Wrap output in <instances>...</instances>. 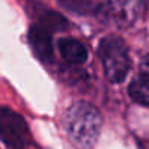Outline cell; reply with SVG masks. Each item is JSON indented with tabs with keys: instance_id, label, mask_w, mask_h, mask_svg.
I'll return each mask as SVG.
<instances>
[{
	"instance_id": "obj_9",
	"label": "cell",
	"mask_w": 149,
	"mask_h": 149,
	"mask_svg": "<svg viewBox=\"0 0 149 149\" xmlns=\"http://www.w3.org/2000/svg\"><path fill=\"white\" fill-rule=\"evenodd\" d=\"M58 2L66 9L79 15H91L98 10V6L92 0H58Z\"/></svg>"
},
{
	"instance_id": "obj_7",
	"label": "cell",
	"mask_w": 149,
	"mask_h": 149,
	"mask_svg": "<svg viewBox=\"0 0 149 149\" xmlns=\"http://www.w3.org/2000/svg\"><path fill=\"white\" fill-rule=\"evenodd\" d=\"M37 8L38 9L35 10V18H37L38 25L44 26L50 32L64 31L67 28V21L61 15H58L57 12H54L48 8H42V6H37Z\"/></svg>"
},
{
	"instance_id": "obj_10",
	"label": "cell",
	"mask_w": 149,
	"mask_h": 149,
	"mask_svg": "<svg viewBox=\"0 0 149 149\" xmlns=\"http://www.w3.org/2000/svg\"><path fill=\"white\" fill-rule=\"evenodd\" d=\"M142 72H143V74H148L149 76V54L145 56L142 60Z\"/></svg>"
},
{
	"instance_id": "obj_4",
	"label": "cell",
	"mask_w": 149,
	"mask_h": 149,
	"mask_svg": "<svg viewBox=\"0 0 149 149\" xmlns=\"http://www.w3.org/2000/svg\"><path fill=\"white\" fill-rule=\"evenodd\" d=\"M143 8V0H104L101 10L113 24L126 28L139 19Z\"/></svg>"
},
{
	"instance_id": "obj_3",
	"label": "cell",
	"mask_w": 149,
	"mask_h": 149,
	"mask_svg": "<svg viewBox=\"0 0 149 149\" xmlns=\"http://www.w3.org/2000/svg\"><path fill=\"white\" fill-rule=\"evenodd\" d=\"M0 137L10 149H25L31 143L26 121L8 107H0Z\"/></svg>"
},
{
	"instance_id": "obj_1",
	"label": "cell",
	"mask_w": 149,
	"mask_h": 149,
	"mask_svg": "<svg viewBox=\"0 0 149 149\" xmlns=\"http://www.w3.org/2000/svg\"><path fill=\"white\" fill-rule=\"evenodd\" d=\"M102 126L100 111L89 102L79 101L72 104L64 116V127L72 140L89 149L97 142Z\"/></svg>"
},
{
	"instance_id": "obj_8",
	"label": "cell",
	"mask_w": 149,
	"mask_h": 149,
	"mask_svg": "<svg viewBox=\"0 0 149 149\" xmlns=\"http://www.w3.org/2000/svg\"><path fill=\"white\" fill-rule=\"evenodd\" d=\"M129 94L136 102L145 107H149V76L148 74L142 73L130 82Z\"/></svg>"
},
{
	"instance_id": "obj_6",
	"label": "cell",
	"mask_w": 149,
	"mask_h": 149,
	"mask_svg": "<svg viewBox=\"0 0 149 149\" xmlns=\"http://www.w3.org/2000/svg\"><path fill=\"white\" fill-rule=\"evenodd\" d=\"M58 51L61 57L70 64H82L88 58L86 47L74 38H63L58 41Z\"/></svg>"
},
{
	"instance_id": "obj_5",
	"label": "cell",
	"mask_w": 149,
	"mask_h": 149,
	"mask_svg": "<svg viewBox=\"0 0 149 149\" xmlns=\"http://www.w3.org/2000/svg\"><path fill=\"white\" fill-rule=\"evenodd\" d=\"M29 44L37 54L38 58L42 61H50L53 57V42H51V32L44 26L35 24L29 29Z\"/></svg>"
},
{
	"instance_id": "obj_2",
	"label": "cell",
	"mask_w": 149,
	"mask_h": 149,
	"mask_svg": "<svg viewBox=\"0 0 149 149\" xmlns=\"http://www.w3.org/2000/svg\"><path fill=\"white\" fill-rule=\"evenodd\" d=\"M98 54L107 79L116 84L121 82L130 69V58L124 41L120 37L108 35L101 41Z\"/></svg>"
}]
</instances>
